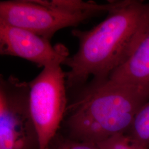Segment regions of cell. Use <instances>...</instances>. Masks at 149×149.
<instances>
[{"mask_svg": "<svg viewBox=\"0 0 149 149\" xmlns=\"http://www.w3.org/2000/svg\"><path fill=\"white\" fill-rule=\"evenodd\" d=\"M96 15L93 12L64 11L49 5L44 0L0 2V22L27 29L49 40L60 29L77 26Z\"/></svg>", "mask_w": 149, "mask_h": 149, "instance_id": "5b68a950", "label": "cell"}, {"mask_svg": "<svg viewBox=\"0 0 149 149\" xmlns=\"http://www.w3.org/2000/svg\"><path fill=\"white\" fill-rule=\"evenodd\" d=\"M49 149H100V148L97 145L77 141L71 138H65L56 135L50 143Z\"/></svg>", "mask_w": 149, "mask_h": 149, "instance_id": "30bf717a", "label": "cell"}, {"mask_svg": "<svg viewBox=\"0 0 149 149\" xmlns=\"http://www.w3.org/2000/svg\"><path fill=\"white\" fill-rule=\"evenodd\" d=\"M28 84L29 108L39 149H49L67 109L66 74L60 65L45 67Z\"/></svg>", "mask_w": 149, "mask_h": 149, "instance_id": "3957f363", "label": "cell"}, {"mask_svg": "<svg viewBox=\"0 0 149 149\" xmlns=\"http://www.w3.org/2000/svg\"><path fill=\"white\" fill-rule=\"evenodd\" d=\"M108 79L120 83L149 86V27L132 55L115 70Z\"/></svg>", "mask_w": 149, "mask_h": 149, "instance_id": "52a82bcc", "label": "cell"}, {"mask_svg": "<svg viewBox=\"0 0 149 149\" xmlns=\"http://www.w3.org/2000/svg\"><path fill=\"white\" fill-rule=\"evenodd\" d=\"M97 145L100 149H148L127 133L116 134Z\"/></svg>", "mask_w": 149, "mask_h": 149, "instance_id": "9c48e42d", "label": "cell"}, {"mask_svg": "<svg viewBox=\"0 0 149 149\" xmlns=\"http://www.w3.org/2000/svg\"><path fill=\"white\" fill-rule=\"evenodd\" d=\"M149 99V86L92 81L69 108L66 120L70 138L97 145L126 133Z\"/></svg>", "mask_w": 149, "mask_h": 149, "instance_id": "7a4b0ae2", "label": "cell"}, {"mask_svg": "<svg viewBox=\"0 0 149 149\" xmlns=\"http://www.w3.org/2000/svg\"><path fill=\"white\" fill-rule=\"evenodd\" d=\"M106 19L87 31L73 30L79 42L77 53L63 64L66 87L81 86L92 76V81L108 79L132 55L149 27V2L119 1Z\"/></svg>", "mask_w": 149, "mask_h": 149, "instance_id": "6da1fadb", "label": "cell"}, {"mask_svg": "<svg viewBox=\"0 0 149 149\" xmlns=\"http://www.w3.org/2000/svg\"><path fill=\"white\" fill-rule=\"evenodd\" d=\"M29 86L10 76L0 81V149H39L29 108Z\"/></svg>", "mask_w": 149, "mask_h": 149, "instance_id": "277c9868", "label": "cell"}, {"mask_svg": "<svg viewBox=\"0 0 149 149\" xmlns=\"http://www.w3.org/2000/svg\"><path fill=\"white\" fill-rule=\"evenodd\" d=\"M127 133L149 149V99L139 110Z\"/></svg>", "mask_w": 149, "mask_h": 149, "instance_id": "ba28073f", "label": "cell"}, {"mask_svg": "<svg viewBox=\"0 0 149 149\" xmlns=\"http://www.w3.org/2000/svg\"><path fill=\"white\" fill-rule=\"evenodd\" d=\"M0 54L26 59L43 68L63 64L69 54L63 44L53 46L48 39L27 29L1 22Z\"/></svg>", "mask_w": 149, "mask_h": 149, "instance_id": "8992f818", "label": "cell"}]
</instances>
